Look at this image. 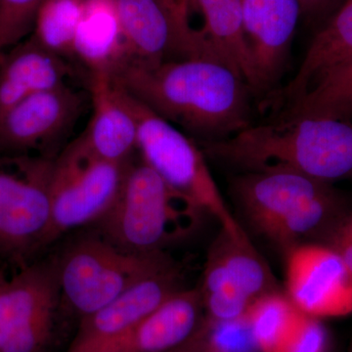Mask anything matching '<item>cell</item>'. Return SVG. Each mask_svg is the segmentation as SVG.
<instances>
[{"label":"cell","instance_id":"2e32d148","mask_svg":"<svg viewBox=\"0 0 352 352\" xmlns=\"http://www.w3.org/2000/svg\"><path fill=\"white\" fill-rule=\"evenodd\" d=\"M119 13L124 56L146 63L203 58L180 34L156 0H116Z\"/></svg>","mask_w":352,"mask_h":352},{"label":"cell","instance_id":"52a82bcc","mask_svg":"<svg viewBox=\"0 0 352 352\" xmlns=\"http://www.w3.org/2000/svg\"><path fill=\"white\" fill-rule=\"evenodd\" d=\"M71 314L54 258L10 275L0 270V352H57L60 326Z\"/></svg>","mask_w":352,"mask_h":352},{"label":"cell","instance_id":"ac0fdd59","mask_svg":"<svg viewBox=\"0 0 352 352\" xmlns=\"http://www.w3.org/2000/svg\"><path fill=\"white\" fill-rule=\"evenodd\" d=\"M72 69L34 36L0 54V118L32 95L66 85Z\"/></svg>","mask_w":352,"mask_h":352},{"label":"cell","instance_id":"8992f818","mask_svg":"<svg viewBox=\"0 0 352 352\" xmlns=\"http://www.w3.org/2000/svg\"><path fill=\"white\" fill-rule=\"evenodd\" d=\"M67 307L80 319L107 305L132 285L175 263L168 252L131 254L91 231L55 256Z\"/></svg>","mask_w":352,"mask_h":352},{"label":"cell","instance_id":"d6986e66","mask_svg":"<svg viewBox=\"0 0 352 352\" xmlns=\"http://www.w3.org/2000/svg\"><path fill=\"white\" fill-rule=\"evenodd\" d=\"M244 0H194L204 16L203 32L222 63L229 67L252 91H263L245 38Z\"/></svg>","mask_w":352,"mask_h":352},{"label":"cell","instance_id":"5b68a950","mask_svg":"<svg viewBox=\"0 0 352 352\" xmlns=\"http://www.w3.org/2000/svg\"><path fill=\"white\" fill-rule=\"evenodd\" d=\"M113 82L136 120V150L140 153L141 161L171 189L217 219L222 230L236 239L249 238L224 201L208 168L205 153L177 127Z\"/></svg>","mask_w":352,"mask_h":352},{"label":"cell","instance_id":"484cf974","mask_svg":"<svg viewBox=\"0 0 352 352\" xmlns=\"http://www.w3.org/2000/svg\"><path fill=\"white\" fill-rule=\"evenodd\" d=\"M208 338L214 352H258L247 317L214 322L205 316Z\"/></svg>","mask_w":352,"mask_h":352},{"label":"cell","instance_id":"d6a6232c","mask_svg":"<svg viewBox=\"0 0 352 352\" xmlns=\"http://www.w3.org/2000/svg\"><path fill=\"white\" fill-rule=\"evenodd\" d=\"M349 352H352V346H351V351H349Z\"/></svg>","mask_w":352,"mask_h":352},{"label":"cell","instance_id":"e0dca14e","mask_svg":"<svg viewBox=\"0 0 352 352\" xmlns=\"http://www.w3.org/2000/svg\"><path fill=\"white\" fill-rule=\"evenodd\" d=\"M92 115L82 138L99 157L124 164L131 161L138 144V126L122 100L110 69L90 72Z\"/></svg>","mask_w":352,"mask_h":352},{"label":"cell","instance_id":"d4e9b609","mask_svg":"<svg viewBox=\"0 0 352 352\" xmlns=\"http://www.w3.org/2000/svg\"><path fill=\"white\" fill-rule=\"evenodd\" d=\"M45 0H0V54L24 41Z\"/></svg>","mask_w":352,"mask_h":352},{"label":"cell","instance_id":"f546056e","mask_svg":"<svg viewBox=\"0 0 352 352\" xmlns=\"http://www.w3.org/2000/svg\"><path fill=\"white\" fill-rule=\"evenodd\" d=\"M325 245L332 248L333 251L339 254L340 258L342 259L352 274V240L335 235Z\"/></svg>","mask_w":352,"mask_h":352},{"label":"cell","instance_id":"ba28073f","mask_svg":"<svg viewBox=\"0 0 352 352\" xmlns=\"http://www.w3.org/2000/svg\"><path fill=\"white\" fill-rule=\"evenodd\" d=\"M129 162L113 163L99 157L82 135L53 159L46 248L73 229L92 226L107 212L117 199Z\"/></svg>","mask_w":352,"mask_h":352},{"label":"cell","instance_id":"6da1fadb","mask_svg":"<svg viewBox=\"0 0 352 352\" xmlns=\"http://www.w3.org/2000/svg\"><path fill=\"white\" fill-rule=\"evenodd\" d=\"M111 75L146 107L205 142L251 126V89L219 61L187 58L146 63L124 56Z\"/></svg>","mask_w":352,"mask_h":352},{"label":"cell","instance_id":"30bf717a","mask_svg":"<svg viewBox=\"0 0 352 352\" xmlns=\"http://www.w3.org/2000/svg\"><path fill=\"white\" fill-rule=\"evenodd\" d=\"M204 311L210 320H236L252 303L278 291L276 280L249 238L236 239L220 231L207 256L200 288Z\"/></svg>","mask_w":352,"mask_h":352},{"label":"cell","instance_id":"7402d4cb","mask_svg":"<svg viewBox=\"0 0 352 352\" xmlns=\"http://www.w3.org/2000/svg\"><path fill=\"white\" fill-rule=\"evenodd\" d=\"M302 315L279 291L256 300L245 317L258 351L283 352Z\"/></svg>","mask_w":352,"mask_h":352},{"label":"cell","instance_id":"9a60e30c","mask_svg":"<svg viewBox=\"0 0 352 352\" xmlns=\"http://www.w3.org/2000/svg\"><path fill=\"white\" fill-rule=\"evenodd\" d=\"M204 318L199 289H183L151 314L89 352H166L188 340Z\"/></svg>","mask_w":352,"mask_h":352},{"label":"cell","instance_id":"7a4b0ae2","mask_svg":"<svg viewBox=\"0 0 352 352\" xmlns=\"http://www.w3.org/2000/svg\"><path fill=\"white\" fill-rule=\"evenodd\" d=\"M203 151L243 173L287 170L333 184L352 179V122L282 115L205 142Z\"/></svg>","mask_w":352,"mask_h":352},{"label":"cell","instance_id":"8fae6325","mask_svg":"<svg viewBox=\"0 0 352 352\" xmlns=\"http://www.w3.org/2000/svg\"><path fill=\"white\" fill-rule=\"evenodd\" d=\"M286 289L291 302L308 316L352 314V274L327 245L305 244L287 254Z\"/></svg>","mask_w":352,"mask_h":352},{"label":"cell","instance_id":"4dcf8cb0","mask_svg":"<svg viewBox=\"0 0 352 352\" xmlns=\"http://www.w3.org/2000/svg\"><path fill=\"white\" fill-rule=\"evenodd\" d=\"M332 0H300L302 13L314 15L325 8Z\"/></svg>","mask_w":352,"mask_h":352},{"label":"cell","instance_id":"44dd1931","mask_svg":"<svg viewBox=\"0 0 352 352\" xmlns=\"http://www.w3.org/2000/svg\"><path fill=\"white\" fill-rule=\"evenodd\" d=\"M126 54L116 0H83L74 56L89 72L112 69Z\"/></svg>","mask_w":352,"mask_h":352},{"label":"cell","instance_id":"9c48e42d","mask_svg":"<svg viewBox=\"0 0 352 352\" xmlns=\"http://www.w3.org/2000/svg\"><path fill=\"white\" fill-rule=\"evenodd\" d=\"M52 163L43 157L0 164V258L14 270L47 249Z\"/></svg>","mask_w":352,"mask_h":352},{"label":"cell","instance_id":"1f68e13d","mask_svg":"<svg viewBox=\"0 0 352 352\" xmlns=\"http://www.w3.org/2000/svg\"><path fill=\"white\" fill-rule=\"evenodd\" d=\"M335 235L342 236V237L352 240V212H349V214L342 219V221L340 222L339 227H338L337 230H336L333 236Z\"/></svg>","mask_w":352,"mask_h":352},{"label":"cell","instance_id":"4316f807","mask_svg":"<svg viewBox=\"0 0 352 352\" xmlns=\"http://www.w3.org/2000/svg\"><path fill=\"white\" fill-rule=\"evenodd\" d=\"M156 1L162 6L164 12L168 14L180 34L198 51L200 56L221 62L210 47L201 30L197 31L192 28L190 16H191L192 8L194 7V0H156Z\"/></svg>","mask_w":352,"mask_h":352},{"label":"cell","instance_id":"3957f363","mask_svg":"<svg viewBox=\"0 0 352 352\" xmlns=\"http://www.w3.org/2000/svg\"><path fill=\"white\" fill-rule=\"evenodd\" d=\"M230 191L252 230L286 254L298 245H325L352 212L331 183L291 171H245Z\"/></svg>","mask_w":352,"mask_h":352},{"label":"cell","instance_id":"7c38bea8","mask_svg":"<svg viewBox=\"0 0 352 352\" xmlns=\"http://www.w3.org/2000/svg\"><path fill=\"white\" fill-rule=\"evenodd\" d=\"M179 263L143 278L94 314L80 319L75 339L66 352H89L106 340L135 326L184 289Z\"/></svg>","mask_w":352,"mask_h":352},{"label":"cell","instance_id":"603a6c76","mask_svg":"<svg viewBox=\"0 0 352 352\" xmlns=\"http://www.w3.org/2000/svg\"><path fill=\"white\" fill-rule=\"evenodd\" d=\"M283 115L352 119V60L324 76Z\"/></svg>","mask_w":352,"mask_h":352},{"label":"cell","instance_id":"cb8c5ba5","mask_svg":"<svg viewBox=\"0 0 352 352\" xmlns=\"http://www.w3.org/2000/svg\"><path fill=\"white\" fill-rule=\"evenodd\" d=\"M83 0H45L34 20L32 36L61 57L74 56Z\"/></svg>","mask_w":352,"mask_h":352},{"label":"cell","instance_id":"4fadbf2b","mask_svg":"<svg viewBox=\"0 0 352 352\" xmlns=\"http://www.w3.org/2000/svg\"><path fill=\"white\" fill-rule=\"evenodd\" d=\"M82 94L67 85L32 95L0 118V151L25 152L56 143L82 113Z\"/></svg>","mask_w":352,"mask_h":352},{"label":"cell","instance_id":"5bb4252c","mask_svg":"<svg viewBox=\"0 0 352 352\" xmlns=\"http://www.w3.org/2000/svg\"><path fill=\"white\" fill-rule=\"evenodd\" d=\"M300 14V0H244L245 38L263 91L283 72Z\"/></svg>","mask_w":352,"mask_h":352},{"label":"cell","instance_id":"ffe728a7","mask_svg":"<svg viewBox=\"0 0 352 352\" xmlns=\"http://www.w3.org/2000/svg\"><path fill=\"white\" fill-rule=\"evenodd\" d=\"M351 60L352 0H347L339 13L316 34L295 76L279 95L289 105L324 76Z\"/></svg>","mask_w":352,"mask_h":352},{"label":"cell","instance_id":"277c9868","mask_svg":"<svg viewBox=\"0 0 352 352\" xmlns=\"http://www.w3.org/2000/svg\"><path fill=\"white\" fill-rule=\"evenodd\" d=\"M208 217L144 162L131 159L112 207L91 226L122 251L154 254L193 237Z\"/></svg>","mask_w":352,"mask_h":352},{"label":"cell","instance_id":"83f0119b","mask_svg":"<svg viewBox=\"0 0 352 352\" xmlns=\"http://www.w3.org/2000/svg\"><path fill=\"white\" fill-rule=\"evenodd\" d=\"M332 340L322 319L303 314L283 352H331Z\"/></svg>","mask_w":352,"mask_h":352},{"label":"cell","instance_id":"f1b7e54d","mask_svg":"<svg viewBox=\"0 0 352 352\" xmlns=\"http://www.w3.org/2000/svg\"><path fill=\"white\" fill-rule=\"evenodd\" d=\"M166 352H214L208 342V326L205 316L188 340Z\"/></svg>","mask_w":352,"mask_h":352}]
</instances>
